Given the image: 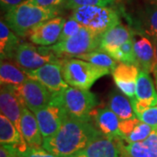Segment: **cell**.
<instances>
[{
	"mask_svg": "<svg viewBox=\"0 0 157 157\" xmlns=\"http://www.w3.org/2000/svg\"><path fill=\"white\" fill-rule=\"evenodd\" d=\"M101 135L91 120H79L68 115L55 135L44 138L43 147L57 156L70 157Z\"/></svg>",
	"mask_w": 157,
	"mask_h": 157,
	"instance_id": "1",
	"label": "cell"
},
{
	"mask_svg": "<svg viewBox=\"0 0 157 157\" xmlns=\"http://www.w3.org/2000/svg\"><path fill=\"white\" fill-rule=\"evenodd\" d=\"M59 13L58 8H45L34 4L32 0H24L6 11L5 22L18 37H28L35 26L58 17Z\"/></svg>",
	"mask_w": 157,
	"mask_h": 157,
	"instance_id": "2",
	"label": "cell"
},
{
	"mask_svg": "<svg viewBox=\"0 0 157 157\" xmlns=\"http://www.w3.org/2000/svg\"><path fill=\"white\" fill-rule=\"evenodd\" d=\"M61 70L63 78L69 86L86 90L100 78L112 73L108 68L98 67L75 57L62 59Z\"/></svg>",
	"mask_w": 157,
	"mask_h": 157,
	"instance_id": "3",
	"label": "cell"
},
{
	"mask_svg": "<svg viewBox=\"0 0 157 157\" xmlns=\"http://www.w3.org/2000/svg\"><path fill=\"white\" fill-rule=\"evenodd\" d=\"M70 18L78 21L90 32L102 35L120 23L117 11L107 6H78L72 9Z\"/></svg>",
	"mask_w": 157,
	"mask_h": 157,
	"instance_id": "4",
	"label": "cell"
},
{
	"mask_svg": "<svg viewBox=\"0 0 157 157\" xmlns=\"http://www.w3.org/2000/svg\"><path fill=\"white\" fill-rule=\"evenodd\" d=\"M101 35H97L85 27L72 37L59 41L50 46H43L45 50L55 54L59 59L76 57L100 48Z\"/></svg>",
	"mask_w": 157,
	"mask_h": 157,
	"instance_id": "5",
	"label": "cell"
},
{
	"mask_svg": "<svg viewBox=\"0 0 157 157\" xmlns=\"http://www.w3.org/2000/svg\"><path fill=\"white\" fill-rule=\"evenodd\" d=\"M63 105L71 117L91 120L93 110L98 104L97 97L89 90L68 86L61 92Z\"/></svg>",
	"mask_w": 157,
	"mask_h": 157,
	"instance_id": "6",
	"label": "cell"
},
{
	"mask_svg": "<svg viewBox=\"0 0 157 157\" xmlns=\"http://www.w3.org/2000/svg\"><path fill=\"white\" fill-rule=\"evenodd\" d=\"M34 113L43 138L55 135L69 115L63 105L61 93L54 94L47 106Z\"/></svg>",
	"mask_w": 157,
	"mask_h": 157,
	"instance_id": "7",
	"label": "cell"
},
{
	"mask_svg": "<svg viewBox=\"0 0 157 157\" xmlns=\"http://www.w3.org/2000/svg\"><path fill=\"white\" fill-rule=\"evenodd\" d=\"M19 67L25 71L34 70L44 66L47 63H61L55 54L41 47H37L31 43L22 42L17 47L14 59Z\"/></svg>",
	"mask_w": 157,
	"mask_h": 157,
	"instance_id": "8",
	"label": "cell"
},
{
	"mask_svg": "<svg viewBox=\"0 0 157 157\" xmlns=\"http://www.w3.org/2000/svg\"><path fill=\"white\" fill-rule=\"evenodd\" d=\"M25 106L32 112L36 113L47 106L52 99L53 94L39 81L29 78L22 85L16 86Z\"/></svg>",
	"mask_w": 157,
	"mask_h": 157,
	"instance_id": "9",
	"label": "cell"
},
{
	"mask_svg": "<svg viewBox=\"0 0 157 157\" xmlns=\"http://www.w3.org/2000/svg\"><path fill=\"white\" fill-rule=\"evenodd\" d=\"M25 73L28 78L39 81L53 94L61 93L69 86L62 75L61 63H47L37 69L25 71Z\"/></svg>",
	"mask_w": 157,
	"mask_h": 157,
	"instance_id": "10",
	"label": "cell"
},
{
	"mask_svg": "<svg viewBox=\"0 0 157 157\" xmlns=\"http://www.w3.org/2000/svg\"><path fill=\"white\" fill-rule=\"evenodd\" d=\"M25 106V103L21 95L17 92L16 86L3 85L1 86L0 92V108L1 113L8 118L12 123L16 126L19 132L21 116L23 108Z\"/></svg>",
	"mask_w": 157,
	"mask_h": 157,
	"instance_id": "11",
	"label": "cell"
},
{
	"mask_svg": "<svg viewBox=\"0 0 157 157\" xmlns=\"http://www.w3.org/2000/svg\"><path fill=\"white\" fill-rule=\"evenodd\" d=\"M67 20L64 17H52L40 23L35 26L28 35L29 40L34 45L50 46L59 40L64 24Z\"/></svg>",
	"mask_w": 157,
	"mask_h": 157,
	"instance_id": "12",
	"label": "cell"
},
{
	"mask_svg": "<svg viewBox=\"0 0 157 157\" xmlns=\"http://www.w3.org/2000/svg\"><path fill=\"white\" fill-rule=\"evenodd\" d=\"M121 140L101 135L70 157H121Z\"/></svg>",
	"mask_w": 157,
	"mask_h": 157,
	"instance_id": "13",
	"label": "cell"
},
{
	"mask_svg": "<svg viewBox=\"0 0 157 157\" xmlns=\"http://www.w3.org/2000/svg\"><path fill=\"white\" fill-rule=\"evenodd\" d=\"M121 157H157V130L142 141L122 144L121 141Z\"/></svg>",
	"mask_w": 157,
	"mask_h": 157,
	"instance_id": "14",
	"label": "cell"
},
{
	"mask_svg": "<svg viewBox=\"0 0 157 157\" xmlns=\"http://www.w3.org/2000/svg\"><path fill=\"white\" fill-rule=\"evenodd\" d=\"M20 130L29 147L34 148L43 147L44 138L40 132L36 115L27 107L23 108Z\"/></svg>",
	"mask_w": 157,
	"mask_h": 157,
	"instance_id": "15",
	"label": "cell"
},
{
	"mask_svg": "<svg viewBox=\"0 0 157 157\" xmlns=\"http://www.w3.org/2000/svg\"><path fill=\"white\" fill-rule=\"evenodd\" d=\"M132 38L134 37L131 31L123 25L119 24L101 35L100 49L113 57L124 43Z\"/></svg>",
	"mask_w": 157,
	"mask_h": 157,
	"instance_id": "16",
	"label": "cell"
},
{
	"mask_svg": "<svg viewBox=\"0 0 157 157\" xmlns=\"http://www.w3.org/2000/svg\"><path fill=\"white\" fill-rule=\"evenodd\" d=\"M94 119L97 128L107 137L122 140L120 131V118L113 112L109 107L99 108L94 113Z\"/></svg>",
	"mask_w": 157,
	"mask_h": 157,
	"instance_id": "17",
	"label": "cell"
},
{
	"mask_svg": "<svg viewBox=\"0 0 157 157\" xmlns=\"http://www.w3.org/2000/svg\"><path fill=\"white\" fill-rule=\"evenodd\" d=\"M0 142L1 145L9 144L16 146L21 155L29 147L19 130L3 113L0 115Z\"/></svg>",
	"mask_w": 157,
	"mask_h": 157,
	"instance_id": "18",
	"label": "cell"
},
{
	"mask_svg": "<svg viewBox=\"0 0 157 157\" xmlns=\"http://www.w3.org/2000/svg\"><path fill=\"white\" fill-rule=\"evenodd\" d=\"M135 54L136 66L140 70L153 73L155 66V47L153 43L145 37L135 40Z\"/></svg>",
	"mask_w": 157,
	"mask_h": 157,
	"instance_id": "19",
	"label": "cell"
},
{
	"mask_svg": "<svg viewBox=\"0 0 157 157\" xmlns=\"http://www.w3.org/2000/svg\"><path fill=\"white\" fill-rule=\"evenodd\" d=\"M20 44L17 35L6 22H0V57L1 60L14 59L15 53Z\"/></svg>",
	"mask_w": 157,
	"mask_h": 157,
	"instance_id": "20",
	"label": "cell"
},
{
	"mask_svg": "<svg viewBox=\"0 0 157 157\" xmlns=\"http://www.w3.org/2000/svg\"><path fill=\"white\" fill-rule=\"evenodd\" d=\"M135 98L147 102L151 107L157 105V92L149 73L140 70L136 80Z\"/></svg>",
	"mask_w": 157,
	"mask_h": 157,
	"instance_id": "21",
	"label": "cell"
},
{
	"mask_svg": "<svg viewBox=\"0 0 157 157\" xmlns=\"http://www.w3.org/2000/svg\"><path fill=\"white\" fill-rule=\"evenodd\" d=\"M108 107L114 113L120 120H127L137 117L134 112L131 101L121 92L113 90L110 94Z\"/></svg>",
	"mask_w": 157,
	"mask_h": 157,
	"instance_id": "22",
	"label": "cell"
},
{
	"mask_svg": "<svg viewBox=\"0 0 157 157\" xmlns=\"http://www.w3.org/2000/svg\"><path fill=\"white\" fill-rule=\"evenodd\" d=\"M28 78V76L24 69L19 67L18 66L11 64V62L1 60V66H0L1 86L9 85V86H17L25 82Z\"/></svg>",
	"mask_w": 157,
	"mask_h": 157,
	"instance_id": "23",
	"label": "cell"
},
{
	"mask_svg": "<svg viewBox=\"0 0 157 157\" xmlns=\"http://www.w3.org/2000/svg\"><path fill=\"white\" fill-rule=\"evenodd\" d=\"M75 58L90 62L98 67L108 68L111 71H113L114 67L117 66V63H116L117 60H115L111 55H109L106 52L102 51L100 48L89 52H86L83 54L78 55Z\"/></svg>",
	"mask_w": 157,
	"mask_h": 157,
	"instance_id": "24",
	"label": "cell"
},
{
	"mask_svg": "<svg viewBox=\"0 0 157 157\" xmlns=\"http://www.w3.org/2000/svg\"><path fill=\"white\" fill-rule=\"evenodd\" d=\"M140 68L135 65L121 62L112 71L114 82H136Z\"/></svg>",
	"mask_w": 157,
	"mask_h": 157,
	"instance_id": "25",
	"label": "cell"
},
{
	"mask_svg": "<svg viewBox=\"0 0 157 157\" xmlns=\"http://www.w3.org/2000/svg\"><path fill=\"white\" fill-rule=\"evenodd\" d=\"M134 45H135V39L134 38H132L128 40L126 43H124L123 45L115 52L113 58L117 61L127 63V64H132V65L136 66Z\"/></svg>",
	"mask_w": 157,
	"mask_h": 157,
	"instance_id": "26",
	"label": "cell"
},
{
	"mask_svg": "<svg viewBox=\"0 0 157 157\" xmlns=\"http://www.w3.org/2000/svg\"><path fill=\"white\" fill-rule=\"evenodd\" d=\"M147 33L151 35L153 38L157 37V1L146 8L145 14Z\"/></svg>",
	"mask_w": 157,
	"mask_h": 157,
	"instance_id": "27",
	"label": "cell"
},
{
	"mask_svg": "<svg viewBox=\"0 0 157 157\" xmlns=\"http://www.w3.org/2000/svg\"><path fill=\"white\" fill-rule=\"evenodd\" d=\"M152 131H153V128L151 126L140 121V122L136 126L134 131L130 135H128L124 139L123 141L127 142V143L142 141L147 138V136L151 134Z\"/></svg>",
	"mask_w": 157,
	"mask_h": 157,
	"instance_id": "28",
	"label": "cell"
},
{
	"mask_svg": "<svg viewBox=\"0 0 157 157\" xmlns=\"http://www.w3.org/2000/svg\"><path fill=\"white\" fill-rule=\"evenodd\" d=\"M83 26L75 19L70 18L68 19L67 21H66L64 24V26L62 29L61 34L59 37V41H63L65 39H68L70 37H72L73 35H75L76 33H78L79 32V30L82 28ZM58 41V42H59Z\"/></svg>",
	"mask_w": 157,
	"mask_h": 157,
	"instance_id": "29",
	"label": "cell"
},
{
	"mask_svg": "<svg viewBox=\"0 0 157 157\" xmlns=\"http://www.w3.org/2000/svg\"><path fill=\"white\" fill-rule=\"evenodd\" d=\"M114 1L115 0H67L66 6L71 10L78 6H107Z\"/></svg>",
	"mask_w": 157,
	"mask_h": 157,
	"instance_id": "30",
	"label": "cell"
},
{
	"mask_svg": "<svg viewBox=\"0 0 157 157\" xmlns=\"http://www.w3.org/2000/svg\"><path fill=\"white\" fill-rule=\"evenodd\" d=\"M140 122V120L138 117L133 118V119H127V120H121L120 121V131L122 135V140L129 135L136 126Z\"/></svg>",
	"mask_w": 157,
	"mask_h": 157,
	"instance_id": "31",
	"label": "cell"
},
{
	"mask_svg": "<svg viewBox=\"0 0 157 157\" xmlns=\"http://www.w3.org/2000/svg\"><path fill=\"white\" fill-rule=\"evenodd\" d=\"M138 118L141 121L151 126L153 129L157 130V105L147 108Z\"/></svg>",
	"mask_w": 157,
	"mask_h": 157,
	"instance_id": "32",
	"label": "cell"
},
{
	"mask_svg": "<svg viewBox=\"0 0 157 157\" xmlns=\"http://www.w3.org/2000/svg\"><path fill=\"white\" fill-rule=\"evenodd\" d=\"M21 157H59L52 154L47 150H45L44 147H39V148H34L29 147L27 150L23 153Z\"/></svg>",
	"mask_w": 157,
	"mask_h": 157,
	"instance_id": "33",
	"label": "cell"
},
{
	"mask_svg": "<svg viewBox=\"0 0 157 157\" xmlns=\"http://www.w3.org/2000/svg\"><path fill=\"white\" fill-rule=\"evenodd\" d=\"M0 157H21V153L14 145L3 144L0 147Z\"/></svg>",
	"mask_w": 157,
	"mask_h": 157,
	"instance_id": "34",
	"label": "cell"
},
{
	"mask_svg": "<svg viewBox=\"0 0 157 157\" xmlns=\"http://www.w3.org/2000/svg\"><path fill=\"white\" fill-rule=\"evenodd\" d=\"M34 4L45 8H58L65 0H32Z\"/></svg>",
	"mask_w": 157,
	"mask_h": 157,
	"instance_id": "35",
	"label": "cell"
},
{
	"mask_svg": "<svg viewBox=\"0 0 157 157\" xmlns=\"http://www.w3.org/2000/svg\"><path fill=\"white\" fill-rule=\"evenodd\" d=\"M24 0H0V4H1V8L4 11H9L12 7L17 6L18 4H20Z\"/></svg>",
	"mask_w": 157,
	"mask_h": 157,
	"instance_id": "36",
	"label": "cell"
},
{
	"mask_svg": "<svg viewBox=\"0 0 157 157\" xmlns=\"http://www.w3.org/2000/svg\"><path fill=\"white\" fill-rule=\"evenodd\" d=\"M153 45L155 47V66L153 73H157V37L153 38Z\"/></svg>",
	"mask_w": 157,
	"mask_h": 157,
	"instance_id": "37",
	"label": "cell"
},
{
	"mask_svg": "<svg viewBox=\"0 0 157 157\" xmlns=\"http://www.w3.org/2000/svg\"><path fill=\"white\" fill-rule=\"evenodd\" d=\"M154 76H155V86H156L157 88V73H154Z\"/></svg>",
	"mask_w": 157,
	"mask_h": 157,
	"instance_id": "38",
	"label": "cell"
},
{
	"mask_svg": "<svg viewBox=\"0 0 157 157\" xmlns=\"http://www.w3.org/2000/svg\"><path fill=\"white\" fill-rule=\"evenodd\" d=\"M155 1H157V0H155Z\"/></svg>",
	"mask_w": 157,
	"mask_h": 157,
	"instance_id": "39",
	"label": "cell"
}]
</instances>
